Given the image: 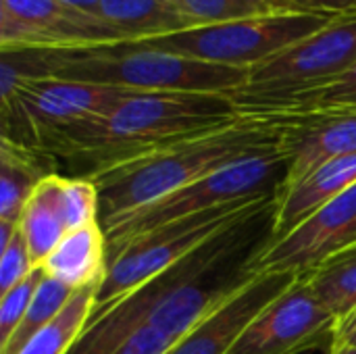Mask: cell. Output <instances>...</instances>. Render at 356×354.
<instances>
[{
  "instance_id": "9",
  "label": "cell",
  "mask_w": 356,
  "mask_h": 354,
  "mask_svg": "<svg viewBox=\"0 0 356 354\" xmlns=\"http://www.w3.org/2000/svg\"><path fill=\"white\" fill-rule=\"evenodd\" d=\"M336 317L319 303L300 275L265 307L229 354H300L334 346Z\"/></svg>"
},
{
  "instance_id": "23",
  "label": "cell",
  "mask_w": 356,
  "mask_h": 354,
  "mask_svg": "<svg viewBox=\"0 0 356 354\" xmlns=\"http://www.w3.org/2000/svg\"><path fill=\"white\" fill-rule=\"evenodd\" d=\"M63 209L65 219L71 230L100 223V198L98 188L92 177L83 175H63Z\"/></svg>"
},
{
  "instance_id": "16",
  "label": "cell",
  "mask_w": 356,
  "mask_h": 354,
  "mask_svg": "<svg viewBox=\"0 0 356 354\" xmlns=\"http://www.w3.org/2000/svg\"><path fill=\"white\" fill-rule=\"evenodd\" d=\"M100 17L123 35L125 44L198 27L173 0H102Z\"/></svg>"
},
{
  "instance_id": "8",
  "label": "cell",
  "mask_w": 356,
  "mask_h": 354,
  "mask_svg": "<svg viewBox=\"0 0 356 354\" xmlns=\"http://www.w3.org/2000/svg\"><path fill=\"white\" fill-rule=\"evenodd\" d=\"M267 200L273 198L246 204H227L188 215L129 240L125 246L108 255L106 275L96 288V307L125 296L152 277L165 273Z\"/></svg>"
},
{
  "instance_id": "21",
  "label": "cell",
  "mask_w": 356,
  "mask_h": 354,
  "mask_svg": "<svg viewBox=\"0 0 356 354\" xmlns=\"http://www.w3.org/2000/svg\"><path fill=\"white\" fill-rule=\"evenodd\" d=\"M75 290H71L69 286L46 277L40 282L31 305L23 317V321L19 323V328L15 330V334L10 336V340L0 346V354H17L38 332H42L48 323H52L63 309L69 305V300L73 298Z\"/></svg>"
},
{
  "instance_id": "3",
  "label": "cell",
  "mask_w": 356,
  "mask_h": 354,
  "mask_svg": "<svg viewBox=\"0 0 356 354\" xmlns=\"http://www.w3.org/2000/svg\"><path fill=\"white\" fill-rule=\"evenodd\" d=\"M248 73L246 69L213 65L136 44H117L79 50L54 77L136 92H209L232 96L246 86Z\"/></svg>"
},
{
  "instance_id": "14",
  "label": "cell",
  "mask_w": 356,
  "mask_h": 354,
  "mask_svg": "<svg viewBox=\"0 0 356 354\" xmlns=\"http://www.w3.org/2000/svg\"><path fill=\"white\" fill-rule=\"evenodd\" d=\"M356 186V152L332 159L284 188L275 202L273 238H284L317 209Z\"/></svg>"
},
{
  "instance_id": "4",
  "label": "cell",
  "mask_w": 356,
  "mask_h": 354,
  "mask_svg": "<svg viewBox=\"0 0 356 354\" xmlns=\"http://www.w3.org/2000/svg\"><path fill=\"white\" fill-rule=\"evenodd\" d=\"M288 175V161L280 148L232 163L136 213L104 225L106 250L113 255L129 240L169 221L227 204L277 198Z\"/></svg>"
},
{
  "instance_id": "29",
  "label": "cell",
  "mask_w": 356,
  "mask_h": 354,
  "mask_svg": "<svg viewBox=\"0 0 356 354\" xmlns=\"http://www.w3.org/2000/svg\"><path fill=\"white\" fill-rule=\"evenodd\" d=\"M336 344L356 348V309L350 315H346L344 319H340V321L336 323L334 346H336Z\"/></svg>"
},
{
  "instance_id": "7",
  "label": "cell",
  "mask_w": 356,
  "mask_h": 354,
  "mask_svg": "<svg viewBox=\"0 0 356 354\" xmlns=\"http://www.w3.org/2000/svg\"><path fill=\"white\" fill-rule=\"evenodd\" d=\"M131 92L60 77L29 81L0 100V140L42 152L54 136L108 115Z\"/></svg>"
},
{
  "instance_id": "10",
  "label": "cell",
  "mask_w": 356,
  "mask_h": 354,
  "mask_svg": "<svg viewBox=\"0 0 356 354\" xmlns=\"http://www.w3.org/2000/svg\"><path fill=\"white\" fill-rule=\"evenodd\" d=\"M125 44L104 19L58 0H0V48H102Z\"/></svg>"
},
{
  "instance_id": "5",
  "label": "cell",
  "mask_w": 356,
  "mask_h": 354,
  "mask_svg": "<svg viewBox=\"0 0 356 354\" xmlns=\"http://www.w3.org/2000/svg\"><path fill=\"white\" fill-rule=\"evenodd\" d=\"M356 63V13L338 15L323 29L250 69L248 81L232 94L240 113H269L300 94L344 75Z\"/></svg>"
},
{
  "instance_id": "6",
  "label": "cell",
  "mask_w": 356,
  "mask_h": 354,
  "mask_svg": "<svg viewBox=\"0 0 356 354\" xmlns=\"http://www.w3.org/2000/svg\"><path fill=\"white\" fill-rule=\"evenodd\" d=\"M336 17L338 15L332 13L275 10L227 23L198 25L188 31L138 42L136 46L250 71L292 44L323 29Z\"/></svg>"
},
{
  "instance_id": "2",
  "label": "cell",
  "mask_w": 356,
  "mask_h": 354,
  "mask_svg": "<svg viewBox=\"0 0 356 354\" xmlns=\"http://www.w3.org/2000/svg\"><path fill=\"white\" fill-rule=\"evenodd\" d=\"M275 148L277 136L267 119L242 113L232 125L108 167L92 175L100 198V223L104 227L232 163Z\"/></svg>"
},
{
  "instance_id": "22",
  "label": "cell",
  "mask_w": 356,
  "mask_h": 354,
  "mask_svg": "<svg viewBox=\"0 0 356 354\" xmlns=\"http://www.w3.org/2000/svg\"><path fill=\"white\" fill-rule=\"evenodd\" d=\"M198 25L227 23L282 10V0H173Z\"/></svg>"
},
{
  "instance_id": "31",
  "label": "cell",
  "mask_w": 356,
  "mask_h": 354,
  "mask_svg": "<svg viewBox=\"0 0 356 354\" xmlns=\"http://www.w3.org/2000/svg\"><path fill=\"white\" fill-rule=\"evenodd\" d=\"M327 354H356V348L353 346H342V344H336V346H332Z\"/></svg>"
},
{
  "instance_id": "27",
  "label": "cell",
  "mask_w": 356,
  "mask_h": 354,
  "mask_svg": "<svg viewBox=\"0 0 356 354\" xmlns=\"http://www.w3.org/2000/svg\"><path fill=\"white\" fill-rule=\"evenodd\" d=\"M173 344V340L165 338L150 325H144L115 354H167Z\"/></svg>"
},
{
  "instance_id": "26",
  "label": "cell",
  "mask_w": 356,
  "mask_h": 354,
  "mask_svg": "<svg viewBox=\"0 0 356 354\" xmlns=\"http://www.w3.org/2000/svg\"><path fill=\"white\" fill-rule=\"evenodd\" d=\"M35 265L31 261L27 242L21 234V227L13 236V240L0 250V294L8 292L25 277L33 273Z\"/></svg>"
},
{
  "instance_id": "20",
  "label": "cell",
  "mask_w": 356,
  "mask_h": 354,
  "mask_svg": "<svg viewBox=\"0 0 356 354\" xmlns=\"http://www.w3.org/2000/svg\"><path fill=\"white\" fill-rule=\"evenodd\" d=\"M96 288H81L73 294L63 313L38 332L17 354H67L96 307Z\"/></svg>"
},
{
  "instance_id": "1",
  "label": "cell",
  "mask_w": 356,
  "mask_h": 354,
  "mask_svg": "<svg viewBox=\"0 0 356 354\" xmlns=\"http://www.w3.org/2000/svg\"><path fill=\"white\" fill-rule=\"evenodd\" d=\"M240 115L229 94L131 92L108 115L54 136L42 152L67 161L77 175L92 177L146 152L232 125Z\"/></svg>"
},
{
  "instance_id": "11",
  "label": "cell",
  "mask_w": 356,
  "mask_h": 354,
  "mask_svg": "<svg viewBox=\"0 0 356 354\" xmlns=\"http://www.w3.org/2000/svg\"><path fill=\"white\" fill-rule=\"evenodd\" d=\"M353 246H356V186L317 209L284 238L271 240L252 263V271L302 275Z\"/></svg>"
},
{
  "instance_id": "13",
  "label": "cell",
  "mask_w": 356,
  "mask_h": 354,
  "mask_svg": "<svg viewBox=\"0 0 356 354\" xmlns=\"http://www.w3.org/2000/svg\"><path fill=\"white\" fill-rule=\"evenodd\" d=\"M298 277L296 273H254L177 340L167 354H229L257 315Z\"/></svg>"
},
{
  "instance_id": "12",
  "label": "cell",
  "mask_w": 356,
  "mask_h": 354,
  "mask_svg": "<svg viewBox=\"0 0 356 354\" xmlns=\"http://www.w3.org/2000/svg\"><path fill=\"white\" fill-rule=\"evenodd\" d=\"M254 115L265 117L273 127L277 148L288 161V175L282 190L319 165L356 152V108H313Z\"/></svg>"
},
{
  "instance_id": "28",
  "label": "cell",
  "mask_w": 356,
  "mask_h": 354,
  "mask_svg": "<svg viewBox=\"0 0 356 354\" xmlns=\"http://www.w3.org/2000/svg\"><path fill=\"white\" fill-rule=\"evenodd\" d=\"M282 10L348 15L356 13V0H282Z\"/></svg>"
},
{
  "instance_id": "15",
  "label": "cell",
  "mask_w": 356,
  "mask_h": 354,
  "mask_svg": "<svg viewBox=\"0 0 356 354\" xmlns=\"http://www.w3.org/2000/svg\"><path fill=\"white\" fill-rule=\"evenodd\" d=\"M108 250L102 223L83 225L67 232L58 246L40 265L46 277H52L71 290L100 286L106 275Z\"/></svg>"
},
{
  "instance_id": "18",
  "label": "cell",
  "mask_w": 356,
  "mask_h": 354,
  "mask_svg": "<svg viewBox=\"0 0 356 354\" xmlns=\"http://www.w3.org/2000/svg\"><path fill=\"white\" fill-rule=\"evenodd\" d=\"M60 190H63V175L52 173L50 177H46L35 188L19 221L21 234L27 242L35 267H40L46 261V257L58 246V242L69 232Z\"/></svg>"
},
{
  "instance_id": "25",
  "label": "cell",
  "mask_w": 356,
  "mask_h": 354,
  "mask_svg": "<svg viewBox=\"0 0 356 354\" xmlns=\"http://www.w3.org/2000/svg\"><path fill=\"white\" fill-rule=\"evenodd\" d=\"M42 280H44V271L42 267H35L29 277H25L8 292L0 294V346H4L10 340V336L23 321Z\"/></svg>"
},
{
  "instance_id": "30",
  "label": "cell",
  "mask_w": 356,
  "mask_h": 354,
  "mask_svg": "<svg viewBox=\"0 0 356 354\" xmlns=\"http://www.w3.org/2000/svg\"><path fill=\"white\" fill-rule=\"evenodd\" d=\"M58 2L65 4V6H69V8H73V10H79V13H86L90 17L102 19L100 17V4H102V0H58Z\"/></svg>"
},
{
  "instance_id": "19",
  "label": "cell",
  "mask_w": 356,
  "mask_h": 354,
  "mask_svg": "<svg viewBox=\"0 0 356 354\" xmlns=\"http://www.w3.org/2000/svg\"><path fill=\"white\" fill-rule=\"evenodd\" d=\"M302 275L307 277L313 294L336 317V321L344 319L356 309V246Z\"/></svg>"
},
{
  "instance_id": "17",
  "label": "cell",
  "mask_w": 356,
  "mask_h": 354,
  "mask_svg": "<svg viewBox=\"0 0 356 354\" xmlns=\"http://www.w3.org/2000/svg\"><path fill=\"white\" fill-rule=\"evenodd\" d=\"M56 159L0 140V221L19 223L35 188L54 173Z\"/></svg>"
},
{
  "instance_id": "24",
  "label": "cell",
  "mask_w": 356,
  "mask_h": 354,
  "mask_svg": "<svg viewBox=\"0 0 356 354\" xmlns=\"http://www.w3.org/2000/svg\"><path fill=\"white\" fill-rule=\"evenodd\" d=\"M313 108H356V63L338 79L321 86L313 92L300 94L286 106L269 113L282 111H313Z\"/></svg>"
}]
</instances>
